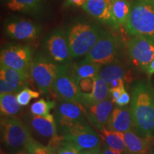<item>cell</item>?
Segmentation results:
<instances>
[{"mask_svg":"<svg viewBox=\"0 0 154 154\" xmlns=\"http://www.w3.org/2000/svg\"><path fill=\"white\" fill-rule=\"evenodd\" d=\"M131 110L136 133L144 138H154V91L146 82L132 88Z\"/></svg>","mask_w":154,"mask_h":154,"instance_id":"cell-1","label":"cell"},{"mask_svg":"<svg viewBox=\"0 0 154 154\" xmlns=\"http://www.w3.org/2000/svg\"><path fill=\"white\" fill-rule=\"evenodd\" d=\"M103 32L99 26L91 23L78 22L71 25L66 34L72 58L77 59L86 56Z\"/></svg>","mask_w":154,"mask_h":154,"instance_id":"cell-2","label":"cell"},{"mask_svg":"<svg viewBox=\"0 0 154 154\" xmlns=\"http://www.w3.org/2000/svg\"><path fill=\"white\" fill-rule=\"evenodd\" d=\"M129 18L125 25L131 36H143L154 39V0H132Z\"/></svg>","mask_w":154,"mask_h":154,"instance_id":"cell-3","label":"cell"},{"mask_svg":"<svg viewBox=\"0 0 154 154\" xmlns=\"http://www.w3.org/2000/svg\"><path fill=\"white\" fill-rule=\"evenodd\" d=\"M122 47L123 41L120 36L103 31L84 59L103 66L117 60Z\"/></svg>","mask_w":154,"mask_h":154,"instance_id":"cell-4","label":"cell"},{"mask_svg":"<svg viewBox=\"0 0 154 154\" xmlns=\"http://www.w3.org/2000/svg\"><path fill=\"white\" fill-rule=\"evenodd\" d=\"M59 72V66L49 57L38 54L34 58L30 68L31 76L41 93L49 94Z\"/></svg>","mask_w":154,"mask_h":154,"instance_id":"cell-5","label":"cell"},{"mask_svg":"<svg viewBox=\"0 0 154 154\" xmlns=\"http://www.w3.org/2000/svg\"><path fill=\"white\" fill-rule=\"evenodd\" d=\"M51 89L62 101L81 103L82 92L80 90L79 82L68 65L59 66V72Z\"/></svg>","mask_w":154,"mask_h":154,"instance_id":"cell-6","label":"cell"},{"mask_svg":"<svg viewBox=\"0 0 154 154\" xmlns=\"http://www.w3.org/2000/svg\"><path fill=\"white\" fill-rule=\"evenodd\" d=\"M63 139L80 151L101 149L100 135L87 122H83L63 131Z\"/></svg>","mask_w":154,"mask_h":154,"instance_id":"cell-7","label":"cell"},{"mask_svg":"<svg viewBox=\"0 0 154 154\" xmlns=\"http://www.w3.org/2000/svg\"><path fill=\"white\" fill-rule=\"evenodd\" d=\"M131 61L140 70L146 72L154 60V39L143 36H134L127 43Z\"/></svg>","mask_w":154,"mask_h":154,"instance_id":"cell-8","label":"cell"},{"mask_svg":"<svg viewBox=\"0 0 154 154\" xmlns=\"http://www.w3.org/2000/svg\"><path fill=\"white\" fill-rule=\"evenodd\" d=\"M1 136L4 144L9 148L26 146L32 138L28 127L17 117L2 119Z\"/></svg>","mask_w":154,"mask_h":154,"instance_id":"cell-9","label":"cell"},{"mask_svg":"<svg viewBox=\"0 0 154 154\" xmlns=\"http://www.w3.org/2000/svg\"><path fill=\"white\" fill-rule=\"evenodd\" d=\"M32 51L27 46L9 45L0 54L2 66L29 73L32 66Z\"/></svg>","mask_w":154,"mask_h":154,"instance_id":"cell-10","label":"cell"},{"mask_svg":"<svg viewBox=\"0 0 154 154\" xmlns=\"http://www.w3.org/2000/svg\"><path fill=\"white\" fill-rule=\"evenodd\" d=\"M86 116L84 106L81 103L63 101L56 107V122L62 132L75 125L86 122Z\"/></svg>","mask_w":154,"mask_h":154,"instance_id":"cell-11","label":"cell"},{"mask_svg":"<svg viewBox=\"0 0 154 154\" xmlns=\"http://www.w3.org/2000/svg\"><path fill=\"white\" fill-rule=\"evenodd\" d=\"M44 47L50 59L57 63H66L72 58L66 32L61 29H56L47 36Z\"/></svg>","mask_w":154,"mask_h":154,"instance_id":"cell-12","label":"cell"},{"mask_svg":"<svg viewBox=\"0 0 154 154\" xmlns=\"http://www.w3.org/2000/svg\"><path fill=\"white\" fill-rule=\"evenodd\" d=\"M111 4L112 0H86L82 8L100 22L118 30L120 26L113 18Z\"/></svg>","mask_w":154,"mask_h":154,"instance_id":"cell-13","label":"cell"},{"mask_svg":"<svg viewBox=\"0 0 154 154\" xmlns=\"http://www.w3.org/2000/svg\"><path fill=\"white\" fill-rule=\"evenodd\" d=\"M6 33L9 37L17 40H31L38 36L41 28L27 19H14L6 24Z\"/></svg>","mask_w":154,"mask_h":154,"instance_id":"cell-14","label":"cell"},{"mask_svg":"<svg viewBox=\"0 0 154 154\" xmlns=\"http://www.w3.org/2000/svg\"><path fill=\"white\" fill-rule=\"evenodd\" d=\"M113 110V102L110 96L104 101L87 108L86 116L88 120L100 131L106 127Z\"/></svg>","mask_w":154,"mask_h":154,"instance_id":"cell-15","label":"cell"},{"mask_svg":"<svg viewBox=\"0 0 154 154\" xmlns=\"http://www.w3.org/2000/svg\"><path fill=\"white\" fill-rule=\"evenodd\" d=\"M134 127L131 108L116 107L113 109L106 128L115 132H127Z\"/></svg>","mask_w":154,"mask_h":154,"instance_id":"cell-16","label":"cell"},{"mask_svg":"<svg viewBox=\"0 0 154 154\" xmlns=\"http://www.w3.org/2000/svg\"><path fill=\"white\" fill-rule=\"evenodd\" d=\"M29 124L32 130L38 136L49 139V143L59 136L57 134V124L53 115L49 114L46 116H32L29 119Z\"/></svg>","mask_w":154,"mask_h":154,"instance_id":"cell-17","label":"cell"},{"mask_svg":"<svg viewBox=\"0 0 154 154\" xmlns=\"http://www.w3.org/2000/svg\"><path fill=\"white\" fill-rule=\"evenodd\" d=\"M109 97V86L99 75L94 78V87L91 93H83L81 104L86 108L97 104Z\"/></svg>","mask_w":154,"mask_h":154,"instance_id":"cell-18","label":"cell"},{"mask_svg":"<svg viewBox=\"0 0 154 154\" xmlns=\"http://www.w3.org/2000/svg\"><path fill=\"white\" fill-rule=\"evenodd\" d=\"M116 133L124 140L129 154H147L150 150L152 138L139 137L132 131Z\"/></svg>","mask_w":154,"mask_h":154,"instance_id":"cell-19","label":"cell"},{"mask_svg":"<svg viewBox=\"0 0 154 154\" xmlns=\"http://www.w3.org/2000/svg\"><path fill=\"white\" fill-rule=\"evenodd\" d=\"M101 65L86 61L85 59L79 63L70 66L72 74L79 83L83 79L94 78L99 75L101 68Z\"/></svg>","mask_w":154,"mask_h":154,"instance_id":"cell-20","label":"cell"},{"mask_svg":"<svg viewBox=\"0 0 154 154\" xmlns=\"http://www.w3.org/2000/svg\"><path fill=\"white\" fill-rule=\"evenodd\" d=\"M22 110L14 94H1L0 111L2 116L6 117H16Z\"/></svg>","mask_w":154,"mask_h":154,"instance_id":"cell-21","label":"cell"},{"mask_svg":"<svg viewBox=\"0 0 154 154\" xmlns=\"http://www.w3.org/2000/svg\"><path fill=\"white\" fill-rule=\"evenodd\" d=\"M113 18L120 27L125 26L129 18L131 4L128 0H112L111 4Z\"/></svg>","mask_w":154,"mask_h":154,"instance_id":"cell-22","label":"cell"},{"mask_svg":"<svg viewBox=\"0 0 154 154\" xmlns=\"http://www.w3.org/2000/svg\"><path fill=\"white\" fill-rule=\"evenodd\" d=\"M99 76L109 84L113 80L124 79L126 72L124 66L116 60L102 66Z\"/></svg>","mask_w":154,"mask_h":154,"instance_id":"cell-23","label":"cell"},{"mask_svg":"<svg viewBox=\"0 0 154 154\" xmlns=\"http://www.w3.org/2000/svg\"><path fill=\"white\" fill-rule=\"evenodd\" d=\"M0 79L26 87L29 80V73L21 72L5 66L0 67Z\"/></svg>","mask_w":154,"mask_h":154,"instance_id":"cell-24","label":"cell"},{"mask_svg":"<svg viewBox=\"0 0 154 154\" xmlns=\"http://www.w3.org/2000/svg\"><path fill=\"white\" fill-rule=\"evenodd\" d=\"M100 136L104 142L106 146L113 151L121 152V153H126L128 152L125 145L124 140L120 138L116 133L103 128L99 131Z\"/></svg>","mask_w":154,"mask_h":154,"instance_id":"cell-25","label":"cell"},{"mask_svg":"<svg viewBox=\"0 0 154 154\" xmlns=\"http://www.w3.org/2000/svg\"><path fill=\"white\" fill-rule=\"evenodd\" d=\"M43 0H9L7 7L13 11L32 13L42 8Z\"/></svg>","mask_w":154,"mask_h":154,"instance_id":"cell-26","label":"cell"},{"mask_svg":"<svg viewBox=\"0 0 154 154\" xmlns=\"http://www.w3.org/2000/svg\"><path fill=\"white\" fill-rule=\"evenodd\" d=\"M25 148L27 154H56L57 151V147L43 145L33 138L28 142Z\"/></svg>","mask_w":154,"mask_h":154,"instance_id":"cell-27","label":"cell"},{"mask_svg":"<svg viewBox=\"0 0 154 154\" xmlns=\"http://www.w3.org/2000/svg\"><path fill=\"white\" fill-rule=\"evenodd\" d=\"M55 106L54 101H46L45 99H39L33 103L30 107V111L33 116H46L50 114V111Z\"/></svg>","mask_w":154,"mask_h":154,"instance_id":"cell-28","label":"cell"},{"mask_svg":"<svg viewBox=\"0 0 154 154\" xmlns=\"http://www.w3.org/2000/svg\"><path fill=\"white\" fill-rule=\"evenodd\" d=\"M39 96L40 94L38 91H33L28 87H24L17 95L19 103L22 106H25L28 105L30 103L31 100L38 99Z\"/></svg>","mask_w":154,"mask_h":154,"instance_id":"cell-29","label":"cell"},{"mask_svg":"<svg viewBox=\"0 0 154 154\" xmlns=\"http://www.w3.org/2000/svg\"><path fill=\"white\" fill-rule=\"evenodd\" d=\"M80 151L76 146L62 139L57 147L56 154H79Z\"/></svg>","mask_w":154,"mask_h":154,"instance_id":"cell-30","label":"cell"},{"mask_svg":"<svg viewBox=\"0 0 154 154\" xmlns=\"http://www.w3.org/2000/svg\"><path fill=\"white\" fill-rule=\"evenodd\" d=\"M24 87L12 84L7 81L0 79V92L1 94H16L20 92Z\"/></svg>","mask_w":154,"mask_h":154,"instance_id":"cell-31","label":"cell"},{"mask_svg":"<svg viewBox=\"0 0 154 154\" xmlns=\"http://www.w3.org/2000/svg\"><path fill=\"white\" fill-rule=\"evenodd\" d=\"M79 85L80 90L83 93H91L94 87V78L83 79L80 80Z\"/></svg>","mask_w":154,"mask_h":154,"instance_id":"cell-32","label":"cell"},{"mask_svg":"<svg viewBox=\"0 0 154 154\" xmlns=\"http://www.w3.org/2000/svg\"><path fill=\"white\" fill-rule=\"evenodd\" d=\"M130 96L129 94H128V92L126 91V90H124V91L122 92L120 98L117 100L116 102V104H117L118 106L120 107H124L127 104H128V103L130 102Z\"/></svg>","mask_w":154,"mask_h":154,"instance_id":"cell-33","label":"cell"},{"mask_svg":"<svg viewBox=\"0 0 154 154\" xmlns=\"http://www.w3.org/2000/svg\"><path fill=\"white\" fill-rule=\"evenodd\" d=\"M125 90V86L120 88H109V96H110L111 100L113 103H116L122 94V92Z\"/></svg>","mask_w":154,"mask_h":154,"instance_id":"cell-34","label":"cell"},{"mask_svg":"<svg viewBox=\"0 0 154 154\" xmlns=\"http://www.w3.org/2000/svg\"><path fill=\"white\" fill-rule=\"evenodd\" d=\"M109 88H120L124 86V79H116L109 84Z\"/></svg>","mask_w":154,"mask_h":154,"instance_id":"cell-35","label":"cell"},{"mask_svg":"<svg viewBox=\"0 0 154 154\" xmlns=\"http://www.w3.org/2000/svg\"><path fill=\"white\" fill-rule=\"evenodd\" d=\"M86 2V0H66L65 5L66 6L74 5L77 6V7H82Z\"/></svg>","mask_w":154,"mask_h":154,"instance_id":"cell-36","label":"cell"},{"mask_svg":"<svg viewBox=\"0 0 154 154\" xmlns=\"http://www.w3.org/2000/svg\"><path fill=\"white\" fill-rule=\"evenodd\" d=\"M101 154H129V153H128V152H126V153H121V152L113 151V150L108 148L107 146H105L104 149L103 150V151H102Z\"/></svg>","mask_w":154,"mask_h":154,"instance_id":"cell-37","label":"cell"},{"mask_svg":"<svg viewBox=\"0 0 154 154\" xmlns=\"http://www.w3.org/2000/svg\"><path fill=\"white\" fill-rule=\"evenodd\" d=\"M79 154H101V149H96L81 151Z\"/></svg>","mask_w":154,"mask_h":154,"instance_id":"cell-38","label":"cell"},{"mask_svg":"<svg viewBox=\"0 0 154 154\" xmlns=\"http://www.w3.org/2000/svg\"><path fill=\"white\" fill-rule=\"evenodd\" d=\"M146 73L149 75V76H152V75L154 74V60L151 63V64L149 65V68H148L147 71H146Z\"/></svg>","mask_w":154,"mask_h":154,"instance_id":"cell-39","label":"cell"},{"mask_svg":"<svg viewBox=\"0 0 154 154\" xmlns=\"http://www.w3.org/2000/svg\"><path fill=\"white\" fill-rule=\"evenodd\" d=\"M15 154H27V153H26V151H20L19 152H17V153Z\"/></svg>","mask_w":154,"mask_h":154,"instance_id":"cell-40","label":"cell"}]
</instances>
